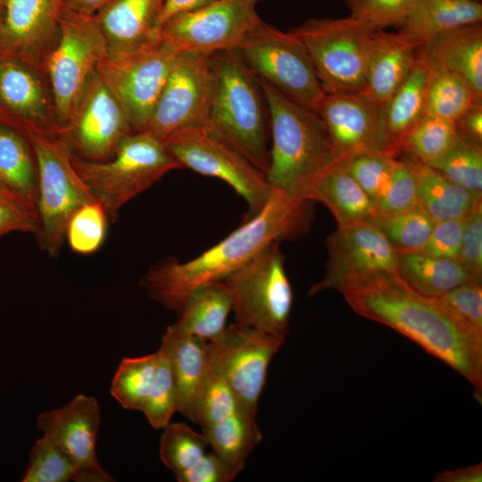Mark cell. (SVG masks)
Masks as SVG:
<instances>
[{
    "mask_svg": "<svg viewBox=\"0 0 482 482\" xmlns=\"http://www.w3.org/2000/svg\"><path fill=\"white\" fill-rule=\"evenodd\" d=\"M310 202L271 187L264 207L225 238L190 261L167 259L154 265L141 285L152 300L178 313L196 288L224 281L269 245L304 234Z\"/></svg>",
    "mask_w": 482,
    "mask_h": 482,
    "instance_id": "6da1fadb",
    "label": "cell"
},
{
    "mask_svg": "<svg viewBox=\"0 0 482 482\" xmlns=\"http://www.w3.org/2000/svg\"><path fill=\"white\" fill-rule=\"evenodd\" d=\"M359 315L411 339L482 392V333L445 307L437 297L411 287L397 271L343 294Z\"/></svg>",
    "mask_w": 482,
    "mask_h": 482,
    "instance_id": "7a4b0ae2",
    "label": "cell"
},
{
    "mask_svg": "<svg viewBox=\"0 0 482 482\" xmlns=\"http://www.w3.org/2000/svg\"><path fill=\"white\" fill-rule=\"evenodd\" d=\"M258 80L268 105L272 140L266 179L272 188L307 200L313 184L344 160L314 111Z\"/></svg>",
    "mask_w": 482,
    "mask_h": 482,
    "instance_id": "3957f363",
    "label": "cell"
},
{
    "mask_svg": "<svg viewBox=\"0 0 482 482\" xmlns=\"http://www.w3.org/2000/svg\"><path fill=\"white\" fill-rule=\"evenodd\" d=\"M210 126L266 175L270 118L258 79L237 49L211 54Z\"/></svg>",
    "mask_w": 482,
    "mask_h": 482,
    "instance_id": "277c9868",
    "label": "cell"
},
{
    "mask_svg": "<svg viewBox=\"0 0 482 482\" xmlns=\"http://www.w3.org/2000/svg\"><path fill=\"white\" fill-rule=\"evenodd\" d=\"M78 174L109 220H118L120 210L146 191L168 172L182 169L163 142L146 131L125 137L115 154L104 161H89L71 153Z\"/></svg>",
    "mask_w": 482,
    "mask_h": 482,
    "instance_id": "5b68a950",
    "label": "cell"
},
{
    "mask_svg": "<svg viewBox=\"0 0 482 482\" xmlns=\"http://www.w3.org/2000/svg\"><path fill=\"white\" fill-rule=\"evenodd\" d=\"M21 132L31 146L37 170V241L49 257L55 258L65 242L71 215L96 200L76 171L71 151L59 134L31 124H22Z\"/></svg>",
    "mask_w": 482,
    "mask_h": 482,
    "instance_id": "8992f818",
    "label": "cell"
},
{
    "mask_svg": "<svg viewBox=\"0 0 482 482\" xmlns=\"http://www.w3.org/2000/svg\"><path fill=\"white\" fill-rule=\"evenodd\" d=\"M224 283L230 292L235 323L286 339L294 295L278 242L262 249Z\"/></svg>",
    "mask_w": 482,
    "mask_h": 482,
    "instance_id": "52a82bcc",
    "label": "cell"
},
{
    "mask_svg": "<svg viewBox=\"0 0 482 482\" xmlns=\"http://www.w3.org/2000/svg\"><path fill=\"white\" fill-rule=\"evenodd\" d=\"M107 55L105 40L94 16L62 10L55 40L43 65L59 135L70 121L90 77Z\"/></svg>",
    "mask_w": 482,
    "mask_h": 482,
    "instance_id": "ba28073f",
    "label": "cell"
},
{
    "mask_svg": "<svg viewBox=\"0 0 482 482\" xmlns=\"http://www.w3.org/2000/svg\"><path fill=\"white\" fill-rule=\"evenodd\" d=\"M290 31L305 47L326 94L363 90L374 30L349 15L311 18Z\"/></svg>",
    "mask_w": 482,
    "mask_h": 482,
    "instance_id": "9c48e42d",
    "label": "cell"
},
{
    "mask_svg": "<svg viewBox=\"0 0 482 482\" xmlns=\"http://www.w3.org/2000/svg\"><path fill=\"white\" fill-rule=\"evenodd\" d=\"M237 50L256 78L293 102L315 111L326 96L305 47L291 31L262 21Z\"/></svg>",
    "mask_w": 482,
    "mask_h": 482,
    "instance_id": "30bf717a",
    "label": "cell"
},
{
    "mask_svg": "<svg viewBox=\"0 0 482 482\" xmlns=\"http://www.w3.org/2000/svg\"><path fill=\"white\" fill-rule=\"evenodd\" d=\"M163 144L182 169L219 179L230 186L248 206L245 220L266 204L271 187L265 175L211 126L179 130Z\"/></svg>",
    "mask_w": 482,
    "mask_h": 482,
    "instance_id": "8fae6325",
    "label": "cell"
},
{
    "mask_svg": "<svg viewBox=\"0 0 482 482\" xmlns=\"http://www.w3.org/2000/svg\"><path fill=\"white\" fill-rule=\"evenodd\" d=\"M179 51L161 37L137 49L107 55L96 72L121 104L132 132L144 131Z\"/></svg>",
    "mask_w": 482,
    "mask_h": 482,
    "instance_id": "7c38bea8",
    "label": "cell"
},
{
    "mask_svg": "<svg viewBox=\"0 0 482 482\" xmlns=\"http://www.w3.org/2000/svg\"><path fill=\"white\" fill-rule=\"evenodd\" d=\"M326 272L313 284L312 296L327 289L342 294L397 271L398 253L370 220L337 226L327 238Z\"/></svg>",
    "mask_w": 482,
    "mask_h": 482,
    "instance_id": "4fadbf2b",
    "label": "cell"
},
{
    "mask_svg": "<svg viewBox=\"0 0 482 482\" xmlns=\"http://www.w3.org/2000/svg\"><path fill=\"white\" fill-rule=\"evenodd\" d=\"M284 343V338L237 323L206 341L212 372L227 382L245 412L256 417L269 365Z\"/></svg>",
    "mask_w": 482,
    "mask_h": 482,
    "instance_id": "5bb4252c",
    "label": "cell"
},
{
    "mask_svg": "<svg viewBox=\"0 0 482 482\" xmlns=\"http://www.w3.org/2000/svg\"><path fill=\"white\" fill-rule=\"evenodd\" d=\"M210 57L179 53L144 131L164 142L179 130L210 126Z\"/></svg>",
    "mask_w": 482,
    "mask_h": 482,
    "instance_id": "9a60e30c",
    "label": "cell"
},
{
    "mask_svg": "<svg viewBox=\"0 0 482 482\" xmlns=\"http://www.w3.org/2000/svg\"><path fill=\"white\" fill-rule=\"evenodd\" d=\"M255 5L253 0H216L170 18L162 26L160 36L179 52L212 54L234 50L262 21Z\"/></svg>",
    "mask_w": 482,
    "mask_h": 482,
    "instance_id": "2e32d148",
    "label": "cell"
},
{
    "mask_svg": "<svg viewBox=\"0 0 482 482\" xmlns=\"http://www.w3.org/2000/svg\"><path fill=\"white\" fill-rule=\"evenodd\" d=\"M132 133L121 104L96 71L87 81L67 126L60 136L71 153L89 161H104Z\"/></svg>",
    "mask_w": 482,
    "mask_h": 482,
    "instance_id": "e0dca14e",
    "label": "cell"
},
{
    "mask_svg": "<svg viewBox=\"0 0 482 482\" xmlns=\"http://www.w3.org/2000/svg\"><path fill=\"white\" fill-rule=\"evenodd\" d=\"M314 112L322 120L344 161L362 153H383L395 157L401 153L387 131L382 105L362 92L326 94Z\"/></svg>",
    "mask_w": 482,
    "mask_h": 482,
    "instance_id": "ac0fdd59",
    "label": "cell"
},
{
    "mask_svg": "<svg viewBox=\"0 0 482 482\" xmlns=\"http://www.w3.org/2000/svg\"><path fill=\"white\" fill-rule=\"evenodd\" d=\"M37 425L71 461L73 481L114 480L96 455L100 406L95 397L79 394L61 408L40 413Z\"/></svg>",
    "mask_w": 482,
    "mask_h": 482,
    "instance_id": "d6986e66",
    "label": "cell"
},
{
    "mask_svg": "<svg viewBox=\"0 0 482 482\" xmlns=\"http://www.w3.org/2000/svg\"><path fill=\"white\" fill-rule=\"evenodd\" d=\"M62 4L63 0H0V59L17 60L44 75Z\"/></svg>",
    "mask_w": 482,
    "mask_h": 482,
    "instance_id": "ffe728a7",
    "label": "cell"
},
{
    "mask_svg": "<svg viewBox=\"0 0 482 482\" xmlns=\"http://www.w3.org/2000/svg\"><path fill=\"white\" fill-rule=\"evenodd\" d=\"M0 105L21 131L31 124L59 134L53 96L46 78L25 63L0 59Z\"/></svg>",
    "mask_w": 482,
    "mask_h": 482,
    "instance_id": "44dd1931",
    "label": "cell"
},
{
    "mask_svg": "<svg viewBox=\"0 0 482 482\" xmlns=\"http://www.w3.org/2000/svg\"><path fill=\"white\" fill-rule=\"evenodd\" d=\"M163 0H110L94 18L108 55L129 52L160 38Z\"/></svg>",
    "mask_w": 482,
    "mask_h": 482,
    "instance_id": "7402d4cb",
    "label": "cell"
},
{
    "mask_svg": "<svg viewBox=\"0 0 482 482\" xmlns=\"http://www.w3.org/2000/svg\"><path fill=\"white\" fill-rule=\"evenodd\" d=\"M419 47L416 41L400 31H375L362 92L374 103L385 104L408 76Z\"/></svg>",
    "mask_w": 482,
    "mask_h": 482,
    "instance_id": "603a6c76",
    "label": "cell"
},
{
    "mask_svg": "<svg viewBox=\"0 0 482 482\" xmlns=\"http://www.w3.org/2000/svg\"><path fill=\"white\" fill-rule=\"evenodd\" d=\"M417 54L428 65L461 76L482 99L481 22L440 33L420 46Z\"/></svg>",
    "mask_w": 482,
    "mask_h": 482,
    "instance_id": "cb8c5ba5",
    "label": "cell"
},
{
    "mask_svg": "<svg viewBox=\"0 0 482 482\" xmlns=\"http://www.w3.org/2000/svg\"><path fill=\"white\" fill-rule=\"evenodd\" d=\"M160 348L167 354L172 368L178 392V412L195 422L198 399L212 372L206 341L166 329Z\"/></svg>",
    "mask_w": 482,
    "mask_h": 482,
    "instance_id": "d4e9b609",
    "label": "cell"
},
{
    "mask_svg": "<svg viewBox=\"0 0 482 482\" xmlns=\"http://www.w3.org/2000/svg\"><path fill=\"white\" fill-rule=\"evenodd\" d=\"M231 310V295L224 281L210 283L187 296L178 312L179 320L167 329L210 341L226 329Z\"/></svg>",
    "mask_w": 482,
    "mask_h": 482,
    "instance_id": "484cf974",
    "label": "cell"
},
{
    "mask_svg": "<svg viewBox=\"0 0 482 482\" xmlns=\"http://www.w3.org/2000/svg\"><path fill=\"white\" fill-rule=\"evenodd\" d=\"M306 198L327 206L337 226L370 220L376 215L374 203L345 169L344 161L326 171Z\"/></svg>",
    "mask_w": 482,
    "mask_h": 482,
    "instance_id": "4316f807",
    "label": "cell"
},
{
    "mask_svg": "<svg viewBox=\"0 0 482 482\" xmlns=\"http://www.w3.org/2000/svg\"><path fill=\"white\" fill-rule=\"evenodd\" d=\"M397 272L411 287L429 297H439L476 281L458 259L434 256L420 250L398 253Z\"/></svg>",
    "mask_w": 482,
    "mask_h": 482,
    "instance_id": "83f0119b",
    "label": "cell"
},
{
    "mask_svg": "<svg viewBox=\"0 0 482 482\" xmlns=\"http://www.w3.org/2000/svg\"><path fill=\"white\" fill-rule=\"evenodd\" d=\"M481 21L482 4L477 0H420L399 31L421 46L440 33Z\"/></svg>",
    "mask_w": 482,
    "mask_h": 482,
    "instance_id": "f1b7e54d",
    "label": "cell"
},
{
    "mask_svg": "<svg viewBox=\"0 0 482 482\" xmlns=\"http://www.w3.org/2000/svg\"><path fill=\"white\" fill-rule=\"evenodd\" d=\"M411 162L417 179L418 205L435 222L465 217L481 203V195L453 183L431 166Z\"/></svg>",
    "mask_w": 482,
    "mask_h": 482,
    "instance_id": "f546056e",
    "label": "cell"
},
{
    "mask_svg": "<svg viewBox=\"0 0 482 482\" xmlns=\"http://www.w3.org/2000/svg\"><path fill=\"white\" fill-rule=\"evenodd\" d=\"M428 78V68L417 54L404 81L382 104L387 131L400 152L407 134L425 116Z\"/></svg>",
    "mask_w": 482,
    "mask_h": 482,
    "instance_id": "4dcf8cb0",
    "label": "cell"
},
{
    "mask_svg": "<svg viewBox=\"0 0 482 482\" xmlns=\"http://www.w3.org/2000/svg\"><path fill=\"white\" fill-rule=\"evenodd\" d=\"M0 185L37 206V170L31 146L18 129L0 122Z\"/></svg>",
    "mask_w": 482,
    "mask_h": 482,
    "instance_id": "1f68e13d",
    "label": "cell"
},
{
    "mask_svg": "<svg viewBox=\"0 0 482 482\" xmlns=\"http://www.w3.org/2000/svg\"><path fill=\"white\" fill-rule=\"evenodd\" d=\"M202 429L212 451L240 471L262 440L256 417L243 411Z\"/></svg>",
    "mask_w": 482,
    "mask_h": 482,
    "instance_id": "d6a6232c",
    "label": "cell"
},
{
    "mask_svg": "<svg viewBox=\"0 0 482 482\" xmlns=\"http://www.w3.org/2000/svg\"><path fill=\"white\" fill-rule=\"evenodd\" d=\"M425 64L428 71L425 115L455 122L475 101L482 100L461 76Z\"/></svg>",
    "mask_w": 482,
    "mask_h": 482,
    "instance_id": "836d02e7",
    "label": "cell"
},
{
    "mask_svg": "<svg viewBox=\"0 0 482 482\" xmlns=\"http://www.w3.org/2000/svg\"><path fill=\"white\" fill-rule=\"evenodd\" d=\"M158 358V352H155L121 360L110 392L123 409L142 411L155 378Z\"/></svg>",
    "mask_w": 482,
    "mask_h": 482,
    "instance_id": "e575fe53",
    "label": "cell"
},
{
    "mask_svg": "<svg viewBox=\"0 0 482 482\" xmlns=\"http://www.w3.org/2000/svg\"><path fill=\"white\" fill-rule=\"evenodd\" d=\"M460 138L455 122L425 115L407 134L401 152L410 159L429 165L443 157Z\"/></svg>",
    "mask_w": 482,
    "mask_h": 482,
    "instance_id": "d590c367",
    "label": "cell"
},
{
    "mask_svg": "<svg viewBox=\"0 0 482 482\" xmlns=\"http://www.w3.org/2000/svg\"><path fill=\"white\" fill-rule=\"evenodd\" d=\"M370 221L383 232L397 253L421 250L435 224L418 204L403 212L374 217Z\"/></svg>",
    "mask_w": 482,
    "mask_h": 482,
    "instance_id": "8d00e7d4",
    "label": "cell"
},
{
    "mask_svg": "<svg viewBox=\"0 0 482 482\" xmlns=\"http://www.w3.org/2000/svg\"><path fill=\"white\" fill-rule=\"evenodd\" d=\"M209 445L204 435L183 422L169 423L160 440V458L174 474L184 471L197 462Z\"/></svg>",
    "mask_w": 482,
    "mask_h": 482,
    "instance_id": "74e56055",
    "label": "cell"
},
{
    "mask_svg": "<svg viewBox=\"0 0 482 482\" xmlns=\"http://www.w3.org/2000/svg\"><path fill=\"white\" fill-rule=\"evenodd\" d=\"M453 183L482 195L481 145L460 136L457 143L443 157L429 164Z\"/></svg>",
    "mask_w": 482,
    "mask_h": 482,
    "instance_id": "f35d334b",
    "label": "cell"
},
{
    "mask_svg": "<svg viewBox=\"0 0 482 482\" xmlns=\"http://www.w3.org/2000/svg\"><path fill=\"white\" fill-rule=\"evenodd\" d=\"M109 218L96 201L80 206L71 217L65 232V241L78 254L88 255L103 245L107 234Z\"/></svg>",
    "mask_w": 482,
    "mask_h": 482,
    "instance_id": "ab89813d",
    "label": "cell"
},
{
    "mask_svg": "<svg viewBox=\"0 0 482 482\" xmlns=\"http://www.w3.org/2000/svg\"><path fill=\"white\" fill-rule=\"evenodd\" d=\"M157 352L159 358L155 378L141 411L154 429H163L178 411V392L167 354L162 348Z\"/></svg>",
    "mask_w": 482,
    "mask_h": 482,
    "instance_id": "60d3db41",
    "label": "cell"
},
{
    "mask_svg": "<svg viewBox=\"0 0 482 482\" xmlns=\"http://www.w3.org/2000/svg\"><path fill=\"white\" fill-rule=\"evenodd\" d=\"M74 472L70 458L52 438L43 434L31 447L21 481L67 482L73 480Z\"/></svg>",
    "mask_w": 482,
    "mask_h": 482,
    "instance_id": "b9f144b4",
    "label": "cell"
},
{
    "mask_svg": "<svg viewBox=\"0 0 482 482\" xmlns=\"http://www.w3.org/2000/svg\"><path fill=\"white\" fill-rule=\"evenodd\" d=\"M398 157L383 153H362L344 161L351 176L375 204L386 190Z\"/></svg>",
    "mask_w": 482,
    "mask_h": 482,
    "instance_id": "7bdbcfd3",
    "label": "cell"
},
{
    "mask_svg": "<svg viewBox=\"0 0 482 482\" xmlns=\"http://www.w3.org/2000/svg\"><path fill=\"white\" fill-rule=\"evenodd\" d=\"M420 0H344L350 16L374 31L400 28Z\"/></svg>",
    "mask_w": 482,
    "mask_h": 482,
    "instance_id": "ee69618b",
    "label": "cell"
},
{
    "mask_svg": "<svg viewBox=\"0 0 482 482\" xmlns=\"http://www.w3.org/2000/svg\"><path fill=\"white\" fill-rule=\"evenodd\" d=\"M239 411L242 409L232 389L222 378L211 372L195 407V423L208 427Z\"/></svg>",
    "mask_w": 482,
    "mask_h": 482,
    "instance_id": "f6af8a7d",
    "label": "cell"
},
{
    "mask_svg": "<svg viewBox=\"0 0 482 482\" xmlns=\"http://www.w3.org/2000/svg\"><path fill=\"white\" fill-rule=\"evenodd\" d=\"M417 204V179L411 162L397 158L390 183L376 204L375 217L403 212Z\"/></svg>",
    "mask_w": 482,
    "mask_h": 482,
    "instance_id": "bcb514c9",
    "label": "cell"
},
{
    "mask_svg": "<svg viewBox=\"0 0 482 482\" xmlns=\"http://www.w3.org/2000/svg\"><path fill=\"white\" fill-rule=\"evenodd\" d=\"M39 230L36 204L23 196L0 187V237L12 232L31 233Z\"/></svg>",
    "mask_w": 482,
    "mask_h": 482,
    "instance_id": "7dc6e473",
    "label": "cell"
},
{
    "mask_svg": "<svg viewBox=\"0 0 482 482\" xmlns=\"http://www.w3.org/2000/svg\"><path fill=\"white\" fill-rule=\"evenodd\" d=\"M437 298L455 316L482 333L481 282L470 281Z\"/></svg>",
    "mask_w": 482,
    "mask_h": 482,
    "instance_id": "c3c4849f",
    "label": "cell"
},
{
    "mask_svg": "<svg viewBox=\"0 0 482 482\" xmlns=\"http://www.w3.org/2000/svg\"><path fill=\"white\" fill-rule=\"evenodd\" d=\"M468 215L435 222L420 251L434 256L458 259Z\"/></svg>",
    "mask_w": 482,
    "mask_h": 482,
    "instance_id": "681fc988",
    "label": "cell"
},
{
    "mask_svg": "<svg viewBox=\"0 0 482 482\" xmlns=\"http://www.w3.org/2000/svg\"><path fill=\"white\" fill-rule=\"evenodd\" d=\"M458 260L472 278L481 282L482 278V204L468 215Z\"/></svg>",
    "mask_w": 482,
    "mask_h": 482,
    "instance_id": "f907efd6",
    "label": "cell"
},
{
    "mask_svg": "<svg viewBox=\"0 0 482 482\" xmlns=\"http://www.w3.org/2000/svg\"><path fill=\"white\" fill-rule=\"evenodd\" d=\"M240 472L213 451L187 470L176 473L179 482H229Z\"/></svg>",
    "mask_w": 482,
    "mask_h": 482,
    "instance_id": "816d5d0a",
    "label": "cell"
},
{
    "mask_svg": "<svg viewBox=\"0 0 482 482\" xmlns=\"http://www.w3.org/2000/svg\"><path fill=\"white\" fill-rule=\"evenodd\" d=\"M461 137L481 145L482 143V100L475 101L455 121Z\"/></svg>",
    "mask_w": 482,
    "mask_h": 482,
    "instance_id": "f5cc1de1",
    "label": "cell"
},
{
    "mask_svg": "<svg viewBox=\"0 0 482 482\" xmlns=\"http://www.w3.org/2000/svg\"><path fill=\"white\" fill-rule=\"evenodd\" d=\"M216 0H163L160 12V28L170 18L201 9Z\"/></svg>",
    "mask_w": 482,
    "mask_h": 482,
    "instance_id": "db71d44e",
    "label": "cell"
},
{
    "mask_svg": "<svg viewBox=\"0 0 482 482\" xmlns=\"http://www.w3.org/2000/svg\"><path fill=\"white\" fill-rule=\"evenodd\" d=\"M434 481L436 482H481L482 465L475 464L453 470L439 472Z\"/></svg>",
    "mask_w": 482,
    "mask_h": 482,
    "instance_id": "11a10c76",
    "label": "cell"
},
{
    "mask_svg": "<svg viewBox=\"0 0 482 482\" xmlns=\"http://www.w3.org/2000/svg\"><path fill=\"white\" fill-rule=\"evenodd\" d=\"M110 0H63L62 10L94 16Z\"/></svg>",
    "mask_w": 482,
    "mask_h": 482,
    "instance_id": "9f6ffc18",
    "label": "cell"
},
{
    "mask_svg": "<svg viewBox=\"0 0 482 482\" xmlns=\"http://www.w3.org/2000/svg\"><path fill=\"white\" fill-rule=\"evenodd\" d=\"M0 122L18 129L17 123L0 105Z\"/></svg>",
    "mask_w": 482,
    "mask_h": 482,
    "instance_id": "6f0895ef",
    "label": "cell"
},
{
    "mask_svg": "<svg viewBox=\"0 0 482 482\" xmlns=\"http://www.w3.org/2000/svg\"><path fill=\"white\" fill-rule=\"evenodd\" d=\"M255 4H257L258 2H260L261 0H253Z\"/></svg>",
    "mask_w": 482,
    "mask_h": 482,
    "instance_id": "680465c9",
    "label": "cell"
},
{
    "mask_svg": "<svg viewBox=\"0 0 482 482\" xmlns=\"http://www.w3.org/2000/svg\"><path fill=\"white\" fill-rule=\"evenodd\" d=\"M0 187H2V186L0 185Z\"/></svg>",
    "mask_w": 482,
    "mask_h": 482,
    "instance_id": "91938a15",
    "label": "cell"
}]
</instances>
